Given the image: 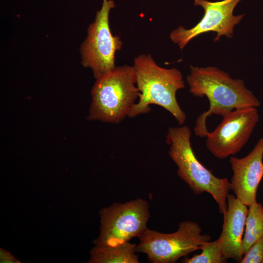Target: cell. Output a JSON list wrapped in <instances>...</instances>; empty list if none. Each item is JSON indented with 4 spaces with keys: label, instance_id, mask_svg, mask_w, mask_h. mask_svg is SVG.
Masks as SVG:
<instances>
[{
    "label": "cell",
    "instance_id": "6da1fadb",
    "mask_svg": "<svg viewBox=\"0 0 263 263\" xmlns=\"http://www.w3.org/2000/svg\"><path fill=\"white\" fill-rule=\"evenodd\" d=\"M187 82L191 94L199 97L206 96L209 102V109L196 119L194 131L200 137H206L209 132L206 126L207 117L213 114L223 117L235 109L257 108L261 105L244 80L233 79L217 67L191 65Z\"/></svg>",
    "mask_w": 263,
    "mask_h": 263
},
{
    "label": "cell",
    "instance_id": "7a4b0ae2",
    "mask_svg": "<svg viewBox=\"0 0 263 263\" xmlns=\"http://www.w3.org/2000/svg\"><path fill=\"white\" fill-rule=\"evenodd\" d=\"M138 101L128 117H133L150 111V105H157L170 113L180 126L186 114L177 102L176 94L185 87L181 72L176 68L167 69L158 65L151 55L142 54L134 60Z\"/></svg>",
    "mask_w": 263,
    "mask_h": 263
},
{
    "label": "cell",
    "instance_id": "3957f363",
    "mask_svg": "<svg viewBox=\"0 0 263 263\" xmlns=\"http://www.w3.org/2000/svg\"><path fill=\"white\" fill-rule=\"evenodd\" d=\"M191 134L187 125L169 128L166 136L169 155L177 167V176L194 194H210L217 204L220 213L223 214L227 208L229 182L226 178L215 176L199 162L191 147Z\"/></svg>",
    "mask_w": 263,
    "mask_h": 263
},
{
    "label": "cell",
    "instance_id": "277c9868",
    "mask_svg": "<svg viewBox=\"0 0 263 263\" xmlns=\"http://www.w3.org/2000/svg\"><path fill=\"white\" fill-rule=\"evenodd\" d=\"M139 94L133 66L115 67L96 79L87 119L120 123L128 116Z\"/></svg>",
    "mask_w": 263,
    "mask_h": 263
},
{
    "label": "cell",
    "instance_id": "5b68a950",
    "mask_svg": "<svg viewBox=\"0 0 263 263\" xmlns=\"http://www.w3.org/2000/svg\"><path fill=\"white\" fill-rule=\"evenodd\" d=\"M202 230L197 223L190 221L181 222L177 230L172 233L147 227L138 236L136 251L146 254L153 263H175L210 241L211 236L202 234Z\"/></svg>",
    "mask_w": 263,
    "mask_h": 263
},
{
    "label": "cell",
    "instance_id": "8992f818",
    "mask_svg": "<svg viewBox=\"0 0 263 263\" xmlns=\"http://www.w3.org/2000/svg\"><path fill=\"white\" fill-rule=\"evenodd\" d=\"M100 233L95 245L115 246L130 242L147 227L149 205L142 198L116 202L99 211Z\"/></svg>",
    "mask_w": 263,
    "mask_h": 263
},
{
    "label": "cell",
    "instance_id": "52a82bcc",
    "mask_svg": "<svg viewBox=\"0 0 263 263\" xmlns=\"http://www.w3.org/2000/svg\"><path fill=\"white\" fill-rule=\"evenodd\" d=\"M115 7L113 0H103L101 8L96 12L81 46L82 64L92 70L96 79L115 67V52L122 46L120 37L113 36L109 26L110 12Z\"/></svg>",
    "mask_w": 263,
    "mask_h": 263
},
{
    "label": "cell",
    "instance_id": "ba28073f",
    "mask_svg": "<svg viewBox=\"0 0 263 263\" xmlns=\"http://www.w3.org/2000/svg\"><path fill=\"white\" fill-rule=\"evenodd\" d=\"M256 107L233 110L223 116L215 129L208 132L206 144L216 158L224 159L239 152L251 136L259 120Z\"/></svg>",
    "mask_w": 263,
    "mask_h": 263
},
{
    "label": "cell",
    "instance_id": "9c48e42d",
    "mask_svg": "<svg viewBox=\"0 0 263 263\" xmlns=\"http://www.w3.org/2000/svg\"><path fill=\"white\" fill-rule=\"evenodd\" d=\"M242 0H223L213 2L194 0L195 6L203 8V17L197 24L190 29L180 26L172 30L169 35L170 39L182 50L191 39L210 31L217 34L214 39L215 41H218L222 36L231 38L235 25L241 22L244 16V14H233L235 8Z\"/></svg>",
    "mask_w": 263,
    "mask_h": 263
},
{
    "label": "cell",
    "instance_id": "30bf717a",
    "mask_svg": "<svg viewBox=\"0 0 263 263\" xmlns=\"http://www.w3.org/2000/svg\"><path fill=\"white\" fill-rule=\"evenodd\" d=\"M229 162L233 172L229 189L249 207L257 202L258 188L263 177V137L247 155L241 158L231 156Z\"/></svg>",
    "mask_w": 263,
    "mask_h": 263
},
{
    "label": "cell",
    "instance_id": "8fae6325",
    "mask_svg": "<svg viewBox=\"0 0 263 263\" xmlns=\"http://www.w3.org/2000/svg\"><path fill=\"white\" fill-rule=\"evenodd\" d=\"M227 202V209L223 214L222 230L218 239L224 258L240 263L244 256L243 234L248 209L231 194H228Z\"/></svg>",
    "mask_w": 263,
    "mask_h": 263
},
{
    "label": "cell",
    "instance_id": "7c38bea8",
    "mask_svg": "<svg viewBox=\"0 0 263 263\" xmlns=\"http://www.w3.org/2000/svg\"><path fill=\"white\" fill-rule=\"evenodd\" d=\"M136 244L130 242L115 246L95 245L88 263H139Z\"/></svg>",
    "mask_w": 263,
    "mask_h": 263
},
{
    "label": "cell",
    "instance_id": "4fadbf2b",
    "mask_svg": "<svg viewBox=\"0 0 263 263\" xmlns=\"http://www.w3.org/2000/svg\"><path fill=\"white\" fill-rule=\"evenodd\" d=\"M243 239L244 255L252 244L263 236V207L257 202L250 206Z\"/></svg>",
    "mask_w": 263,
    "mask_h": 263
},
{
    "label": "cell",
    "instance_id": "5bb4252c",
    "mask_svg": "<svg viewBox=\"0 0 263 263\" xmlns=\"http://www.w3.org/2000/svg\"><path fill=\"white\" fill-rule=\"evenodd\" d=\"M200 254H196L190 258L185 257L182 260L183 263H225L227 259L223 256L220 243L217 239L203 244Z\"/></svg>",
    "mask_w": 263,
    "mask_h": 263
},
{
    "label": "cell",
    "instance_id": "9a60e30c",
    "mask_svg": "<svg viewBox=\"0 0 263 263\" xmlns=\"http://www.w3.org/2000/svg\"><path fill=\"white\" fill-rule=\"evenodd\" d=\"M240 263H263V236L252 244Z\"/></svg>",
    "mask_w": 263,
    "mask_h": 263
},
{
    "label": "cell",
    "instance_id": "2e32d148",
    "mask_svg": "<svg viewBox=\"0 0 263 263\" xmlns=\"http://www.w3.org/2000/svg\"><path fill=\"white\" fill-rule=\"evenodd\" d=\"M0 262L1 263H21L10 253L3 248L0 249Z\"/></svg>",
    "mask_w": 263,
    "mask_h": 263
}]
</instances>
